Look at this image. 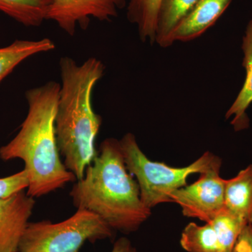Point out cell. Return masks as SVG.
<instances>
[{"instance_id": "5b68a950", "label": "cell", "mask_w": 252, "mask_h": 252, "mask_svg": "<svg viewBox=\"0 0 252 252\" xmlns=\"http://www.w3.org/2000/svg\"><path fill=\"white\" fill-rule=\"evenodd\" d=\"M113 231L92 212L77 210L60 223H28L20 241L18 252H79L86 241L111 238Z\"/></svg>"}, {"instance_id": "6da1fadb", "label": "cell", "mask_w": 252, "mask_h": 252, "mask_svg": "<svg viewBox=\"0 0 252 252\" xmlns=\"http://www.w3.org/2000/svg\"><path fill=\"white\" fill-rule=\"evenodd\" d=\"M60 84L49 81L26 91L27 117L16 137L0 147L4 161L21 159L25 163L29 187L27 193L39 198L77 180L60 158L56 122Z\"/></svg>"}, {"instance_id": "ba28073f", "label": "cell", "mask_w": 252, "mask_h": 252, "mask_svg": "<svg viewBox=\"0 0 252 252\" xmlns=\"http://www.w3.org/2000/svg\"><path fill=\"white\" fill-rule=\"evenodd\" d=\"M34 205L25 190L0 198V252H18Z\"/></svg>"}, {"instance_id": "30bf717a", "label": "cell", "mask_w": 252, "mask_h": 252, "mask_svg": "<svg viewBox=\"0 0 252 252\" xmlns=\"http://www.w3.org/2000/svg\"><path fill=\"white\" fill-rule=\"evenodd\" d=\"M242 50L244 54L243 65L246 72V77L241 90L225 114L226 119L233 117L230 124L235 131L243 130L249 127L246 112L252 103V19L247 25Z\"/></svg>"}, {"instance_id": "ac0fdd59", "label": "cell", "mask_w": 252, "mask_h": 252, "mask_svg": "<svg viewBox=\"0 0 252 252\" xmlns=\"http://www.w3.org/2000/svg\"><path fill=\"white\" fill-rule=\"evenodd\" d=\"M234 252H252V224L247 225L242 230Z\"/></svg>"}, {"instance_id": "8992f818", "label": "cell", "mask_w": 252, "mask_h": 252, "mask_svg": "<svg viewBox=\"0 0 252 252\" xmlns=\"http://www.w3.org/2000/svg\"><path fill=\"white\" fill-rule=\"evenodd\" d=\"M220 158L196 182L172 192V203L182 207L185 216L210 223L224 209L225 180L220 177Z\"/></svg>"}, {"instance_id": "d6986e66", "label": "cell", "mask_w": 252, "mask_h": 252, "mask_svg": "<svg viewBox=\"0 0 252 252\" xmlns=\"http://www.w3.org/2000/svg\"><path fill=\"white\" fill-rule=\"evenodd\" d=\"M111 252H137V251L132 246L130 240L126 238H122L116 242Z\"/></svg>"}, {"instance_id": "7a4b0ae2", "label": "cell", "mask_w": 252, "mask_h": 252, "mask_svg": "<svg viewBox=\"0 0 252 252\" xmlns=\"http://www.w3.org/2000/svg\"><path fill=\"white\" fill-rule=\"evenodd\" d=\"M59 67L61 84L55 122L58 147L64 166L80 180L97 154L94 144L102 118L94 112L92 96L104 65L97 58L78 64L64 56Z\"/></svg>"}, {"instance_id": "277c9868", "label": "cell", "mask_w": 252, "mask_h": 252, "mask_svg": "<svg viewBox=\"0 0 252 252\" xmlns=\"http://www.w3.org/2000/svg\"><path fill=\"white\" fill-rule=\"evenodd\" d=\"M119 141L127 171L137 179L141 200L150 210L160 204L172 203V192L187 186L189 176L203 173L220 158L207 152L188 166L170 167L149 160L133 134L127 133Z\"/></svg>"}, {"instance_id": "52a82bcc", "label": "cell", "mask_w": 252, "mask_h": 252, "mask_svg": "<svg viewBox=\"0 0 252 252\" xmlns=\"http://www.w3.org/2000/svg\"><path fill=\"white\" fill-rule=\"evenodd\" d=\"M126 4V0H51L46 20L54 21L66 34L74 36L77 26L86 29L91 18L112 21Z\"/></svg>"}, {"instance_id": "3957f363", "label": "cell", "mask_w": 252, "mask_h": 252, "mask_svg": "<svg viewBox=\"0 0 252 252\" xmlns=\"http://www.w3.org/2000/svg\"><path fill=\"white\" fill-rule=\"evenodd\" d=\"M92 162L69 193L74 206L97 215L112 230L136 231L152 210L142 203L138 184L127 171L120 141L104 140Z\"/></svg>"}, {"instance_id": "2e32d148", "label": "cell", "mask_w": 252, "mask_h": 252, "mask_svg": "<svg viewBox=\"0 0 252 252\" xmlns=\"http://www.w3.org/2000/svg\"><path fill=\"white\" fill-rule=\"evenodd\" d=\"M181 246L188 252H223L211 223L199 225L191 222L182 233Z\"/></svg>"}, {"instance_id": "8fae6325", "label": "cell", "mask_w": 252, "mask_h": 252, "mask_svg": "<svg viewBox=\"0 0 252 252\" xmlns=\"http://www.w3.org/2000/svg\"><path fill=\"white\" fill-rule=\"evenodd\" d=\"M224 208L245 224H252V164L225 180Z\"/></svg>"}, {"instance_id": "9a60e30c", "label": "cell", "mask_w": 252, "mask_h": 252, "mask_svg": "<svg viewBox=\"0 0 252 252\" xmlns=\"http://www.w3.org/2000/svg\"><path fill=\"white\" fill-rule=\"evenodd\" d=\"M51 0H0V11L26 27H39L46 20Z\"/></svg>"}, {"instance_id": "9c48e42d", "label": "cell", "mask_w": 252, "mask_h": 252, "mask_svg": "<svg viewBox=\"0 0 252 252\" xmlns=\"http://www.w3.org/2000/svg\"><path fill=\"white\" fill-rule=\"evenodd\" d=\"M233 0H199L172 32L170 46L176 41H189L204 34L218 21Z\"/></svg>"}, {"instance_id": "4fadbf2b", "label": "cell", "mask_w": 252, "mask_h": 252, "mask_svg": "<svg viewBox=\"0 0 252 252\" xmlns=\"http://www.w3.org/2000/svg\"><path fill=\"white\" fill-rule=\"evenodd\" d=\"M199 0H162L158 15L155 43L170 46V36L176 26L189 14Z\"/></svg>"}, {"instance_id": "5bb4252c", "label": "cell", "mask_w": 252, "mask_h": 252, "mask_svg": "<svg viewBox=\"0 0 252 252\" xmlns=\"http://www.w3.org/2000/svg\"><path fill=\"white\" fill-rule=\"evenodd\" d=\"M162 0H130L127 7V18L135 25L141 41L154 44L158 15Z\"/></svg>"}, {"instance_id": "7c38bea8", "label": "cell", "mask_w": 252, "mask_h": 252, "mask_svg": "<svg viewBox=\"0 0 252 252\" xmlns=\"http://www.w3.org/2000/svg\"><path fill=\"white\" fill-rule=\"evenodd\" d=\"M55 48L54 41L49 38L37 40L17 39L9 45L0 48V84L26 59L53 51Z\"/></svg>"}, {"instance_id": "e0dca14e", "label": "cell", "mask_w": 252, "mask_h": 252, "mask_svg": "<svg viewBox=\"0 0 252 252\" xmlns=\"http://www.w3.org/2000/svg\"><path fill=\"white\" fill-rule=\"evenodd\" d=\"M29 180L26 170L0 178V198L11 196L28 189Z\"/></svg>"}, {"instance_id": "ffe728a7", "label": "cell", "mask_w": 252, "mask_h": 252, "mask_svg": "<svg viewBox=\"0 0 252 252\" xmlns=\"http://www.w3.org/2000/svg\"></svg>"}]
</instances>
